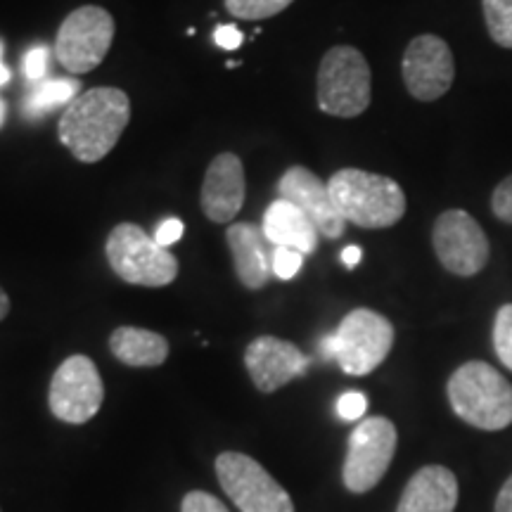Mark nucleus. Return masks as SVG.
I'll use <instances>...</instances> for the list:
<instances>
[{
  "mask_svg": "<svg viewBox=\"0 0 512 512\" xmlns=\"http://www.w3.org/2000/svg\"><path fill=\"white\" fill-rule=\"evenodd\" d=\"M131 121V100L121 88L100 86L69 102L57 124L60 143L83 164L105 159Z\"/></svg>",
  "mask_w": 512,
  "mask_h": 512,
  "instance_id": "nucleus-1",
  "label": "nucleus"
},
{
  "mask_svg": "<svg viewBox=\"0 0 512 512\" xmlns=\"http://www.w3.org/2000/svg\"><path fill=\"white\" fill-rule=\"evenodd\" d=\"M328 188L339 216L358 228H392L406 214V192L389 176L339 169L332 174Z\"/></svg>",
  "mask_w": 512,
  "mask_h": 512,
  "instance_id": "nucleus-2",
  "label": "nucleus"
},
{
  "mask_svg": "<svg viewBox=\"0 0 512 512\" xmlns=\"http://www.w3.org/2000/svg\"><path fill=\"white\" fill-rule=\"evenodd\" d=\"M453 413L477 430L498 432L512 425V384L484 361H470L448 377Z\"/></svg>",
  "mask_w": 512,
  "mask_h": 512,
  "instance_id": "nucleus-3",
  "label": "nucleus"
},
{
  "mask_svg": "<svg viewBox=\"0 0 512 512\" xmlns=\"http://www.w3.org/2000/svg\"><path fill=\"white\" fill-rule=\"evenodd\" d=\"M320 112L337 119L361 117L373 98V74L363 53L354 46H335L323 55L316 79Z\"/></svg>",
  "mask_w": 512,
  "mask_h": 512,
  "instance_id": "nucleus-4",
  "label": "nucleus"
},
{
  "mask_svg": "<svg viewBox=\"0 0 512 512\" xmlns=\"http://www.w3.org/2000/svg\"><path fill=\"white\" fill-rule=\"evenodd\" d=\"M394 347V325L373 309H354L323 339L325 358H335L347 375L363 377L380 368Z\"/></svg>",
  "mask_w": 512,
  "mask_h": 512,
  "instance_id": "nucleus-5",
  "label": "nucleus"
},
{
  "mask_svg": "<svg viewBox=\"0 0 512 512\" xmlns=\"http://www.w3.org/2000/svg\"><path fill=\"white\" fill-rule=\"evenodd\" d=\"M105 254L112 271L128 285L166 287L178 278V261L136 223H119L107 235Z\"/></svg>",
  "mask_w": 512,
  "mask_h": 512,
  "instance_id": "nucleus-6",
  "label": "nucleus"
},
{
  "mask_svg": "<svg viewBox=\"0 0 512 512\" xmlns=\"http://www.w3.org/2000/svg\"><path fill=\"white\" fill-rule=\"evenodd\" d=\"M114 17L100 5H83L64 17L55 36V57L67 72L88 74L110 53Z\"/></svg>",
  "mask_w": 512,
  "mask_h": 512,
  "instance_id": "nucleus-7",
  "label": "nucleus"
},
{
  "mask_svg": "<svg viewBox=\"0 0 512 512\" xmlns=\"http://www.w3.org/2000/svg\"><path fill=\"white\" fill-rule=\"evenodd\" d=\"M214 467L216 479L240 512H294L290 494L247 453L223 451Z\"/></svg>",
  "mask_w": 512,
  "mask_h": 512,
  "instance_id": "nucleus-8",
  "label": "nucleus"
},
{
  "mask_svg": "<svg viewBox=\"0 0 512 512\" xmlns=\"http://www.w3.org/2000/svg\"><path fill=\"white\" fill-rule=\"evenodd\" d=\"M399 434L392 420L366 418L349 437L342 479L351 494H366L375 489L392 465Z\"/></svg>",
  "mask_w": 512,
  "mask_h": 512,
  "instance_id": "nucleus-9",
  "label": "nucleus"
},
{
  "mask_svg": "<svg viewBox=\"0 0 512 512\" xmlns=\"http://www.w3.org/2000/svg\"><path fill=\"white\" fill-rule=\"evenodd\" d=\"M102 401H105V384L91 358L83 354L64 358L50 380V413L67 425H86L98 415Z\"/></svg>",
  "mask_w": 512,
  "mask_h": 512,
  "instance_id": "nucleus-10",
  "label": "nucleus"
},
{
  "mask_svg": "<svg viewBox=\"0 0 512 512\" xmlns=\"http://www.w3.org/2000/svg\"><path fill=\"white\" fill-rule=\"evenodd\" d=\"M432 247L439 264L458 278H472L489 264V240L463 209H448L434 221Z\"/></svg>",
  "mask_w": 512,
  "mask_h": 512,
  "instance_id": "nucleus-11",
  "label": "nucleus"
},
{
  "mask_svg": "<svg viewBox=\"0 0 512 512\" xmlns=\"http://www.w3.org/2000/svg\"><path fill=\"white\" fill-rule=\"evenodd\" d=\"M401 76L406 91L420 102L444 98L456 79V60L444 38L420 34L403 50Z\"/></svg>",
  "mask_w": 512,
  "mask_h": 512,
  "instance_id": "nucleus-12",
  "label": "nucleus"
},
{
  "mask_svg": "<svg viewBox=\"0 0 512 512\" xmlns=\"http://www.w3.org/2000/svg\"><path fill=\"white\" fill-rule=\"evenodd\" d=\"M278 197L280 200L290 202L297 207L302 214H306L313 226L323 238L337 240L342 238L344 230H347V221L339 216L330 197L328 183L320 181L306 166H292L287 169L278 181Z\"/></svg>",
  "mask_w": 512,
  "mask_h": 512,
  "instance_id": "nucleus-13",
  "label": "nucleus"
},
{
  "mask_svg": "<svg viewBox=\"0 0 512 512\" xmlns=\"http://www.w3.org/2000/svg\"><path fill=\"white\" fill-rule=\"evenodd\" d=\"M245 366L252 384L261 394H273L283 389L309 368V358L297 344L287 339L264 335L249 342L245 349Z\"/></svg>",
  "mask_w": 512,
  "mask_h": 512,
  "instance_id": "nucleus-14",
  "label": "nucleus"
},
{
  "mask_svg": "<svg viewBox=\"0 0 512 512\" xmlns=\"http://www.w3.org/2000/svg\"><path fill=\"white\" fill-rule=\"evenodd\" d=\"M245 195V166H242L240 157L233 152H221L211 159L200 192L204 216L211 223L233 221L245 204Z\"/></svg>",
  "mask_w": 512,
  "mask_h": 512,
  "instance_id": "nucleus-15",
  "label": "nucleus"
},
{
  "mask_svg": "<svg viewBox=\"0 0 512 512\" xmlns=\"http://www.w3.org/2000/svg\"><path fill=\"white\" fill-rule=\"evenodd\" d=\"M235 275L247 290H264L273 278V254L266 249L264 230L254 223H233L226 230Z\"/></svg>",
  "mask_w": 512,
  "mask_h": 512,
  "instance_id": "nucleus-16",
  "label": "nucleus"
},
{
  "mask_svg": "<svg viewBox=\"0 0 512 512\" xmlns=\"http://www.w3.org/2000/svg\"><path fill=\"white\" fill-rule=\"evenodd\" d=\"M458 505V479L444 465L420 467L403 489L396 512H453Z\"/></svg>",
  "mask_w": 512,
  "mask_h": 512,
  "instance_id": "nucleus-17",
  "label": "nucleus"
},
{
  "mask_svg": "<svg viewBox=\"0 0 512 512\" xmlns=\"http://www.w3.org/2000/svg\"><path fill=\"white\" fill-rule=\"evenodd\" d=\"M261 230H264L266 240L271 242L273 247H287L297 249L304 256L313 254L318 249V230L313 223L306 219L294 204L285 200L271 202V207L266 209L264 223H261Z\"/></svg>",
  "mask_w": 512,
  "mask_h": 512,
  "instance_id": "nucleus-18",
  "label": "nucleus"
},
{
  "mask_svg": "<svg viewBox=\"0 0 512 512\" xmlns=\"http://www.w3.org/2000/svg\"><path fill=\"white\" fill-rule=\"evenodd\" d=\"M110 351L131 368H157L169 358V342L159 332L121 325L110 335Z\"/></svg>",
  "mask_w": 512,
  "mask_h": 512,
  "instance_id": "nucleus-19",
  "label": "nucleus"
},
{
  "mask_svg": "<svg viewBox=\"0 0 512 512\" xmlns=\"http://www.w3.org/2000/svg\"><path fill=\"white\" fill-rule=\"evenodd\" d=\"M81 83L76 79H50L36 86V91L27 98V114L29 117H43V114L57 110V107L69 105L79 98Z\"/></svg>",
  "mask_w": 512,
  "mask_h": 512,
  "instance_id": "nucleus-20",
  "label": "nucleus"
},
{
  "mask_svg": "<svg viewBox=\"0 0 512 512\" xmlns=\"http://www.w3.org/2000/svg\"><path fill=\"white\" fill-rule=\"evenodd\" d=\"M482 12L491 41L512 50V0H482Z\"/></svg>",
  "mask_w": 512,
  "mask_h": 512,
  "instance_id": "nucleus-21",
  "label": "nucleus"
},
{
  "mask_svg": "<svg viewBox=\"0 0 512 512\" xmlns=\"http://www.w3.org/2000/svg\"><path fill=\"white\" fill-rule=\"evenodd\" d=\"M294 0H226V10L233 17L247 19V22H259L280 15L290 8Z\"/></svg>",
  "mask_w": 512,
  "mask_h": 512,
  "instance_id": "nucleus-22",
  "label": "nucleus"
},
{
  "mask_svg": "<svg viewBox=\"0 0 512 512\" xmlns=\"http://www.w3.org/2000/svg\"><path fill=\"white\" fill-rule=\"evenodd\" d=\"M494 349L508 370H512V304L498 309L494 320Z\"/></svg>",
  "mask_w": 512,
  "mask_h": 512,
  "instance_id": "nucleus-23",
  "label": "nucleus"
},
{
  "mask_svg": "<svg viewBox=\"0 0 512 512\" xmlns=\"http://www.w3.org/2000/svg\"><path fill=\"white\" fill-rule=\"evenodd\" d=\"M273 275L280 280H292L294 275L302 271L304 266V254L297 252V249L287 247H275L273 249Z\"/></svg>",
  "mask_w": 512,
  "mask_h": 512,
  "instance_id": "nucleus-24",
  "label": "nucleus"
},
{
  "mask_svg": "<svg viewBox=\"0 0 512 512\" xmlns=\"http://www.w3.org/2000/svg\"><path fill=\"white\" fill-rule=\"evenodd\" d=\"M491 209L498 221L512 223V174L496 185L494 195H491Z\"/></svg>",
  "mask_w": 512,
  "mask_h": 512,
  "instance_id": "nucleus-25",
  "label": "nucleus"
},
{
  "mask_svg": "<svg viewBox=\"0 0 512 512\" xmlns=\"http://www.w3.org/2000/svg\"><path fill=\"white\" fill-rule=\"evenodd\" d=\"M181 512H230L219 498L207 494V491H190L183 496Z\"/></svg>",
  "mask_w": 512,
  "mask_h": 512,
  "instance_id": "nucleus-26",
  "label": "nucleus"
},
{
  "mask_svg": "<svg viewBox=\"0 0 512 512\" xmlns=\"http://www.w3.org/2000/svg\"><path fill=\"white\" fill-rule=\"evenodd\" d=\"M50 50L46 46H34L24 55V74L29 81H41L48 74Z\"/></svg>",
  "mask_w": 512,
  "mask_h": 512,
  "instance_id": "nucleus-27",
  "label": "nucleus"
},
{
  "mask_svg": "<svg viewBox=\"0 0 512 512\" xmlns=\"http://www.w3.org/2000/svg\"><path fill=\"white\" fill-rule=\"evenodd\" d=\"M366 408H368V399L361 392H347V394L339 396V401H337L339 418L347 420V422L361 420L363 413H366Z\"/></svg>",
  "mask_w": 512,
  "mask_h": 512,
  "instance_id": "nucleus-28",
  "label": "nucleus"
},
{
  "mask_svg": "<svg viewBox=\"0 0 512 512\" xmlns=\"http://www.w3.org/2000/svg\"><path fill=\"white\" fill-rule=\"evenodd\" d=\"M183 233H185V226H183L181 219H166L164 223H159V226H157L155 240L162 247L169 249V245H174V242L181 240Z\"/></svg>",
  "mask_w": 512,
  "mask_h": 512,
  "instance_id": "nucleus-29",
  "label": "nucleus"
},
{
  "mask_svg": "<svg viewBox=\"0 0 512 512\" xmlns=\"http://www.w3.org/2000/svg\"><path fill=\"white\" fill-rule=\"evenodd\" d=\"M242 31L235 27V24H221L219 29H216V34H214V41L219 43V46L223 48V50H235V48H240L242 46Z\"/></svg>",
  "mask_w": 512,
  "mask_h": 512,
  "instance_id": "nucleus-30",
  "label": "nucleus"
},
{
  "mask_svg": "<svg viewBox=\"0 0 512 512\" xmlns=\"http://www.w3.org/2000/svg\"><path fill=\"white\" fill-rule=\"evenodd\" d=\"M496 512H512V475L508 477V482L503 484V489L498 491Z\"/></svg>",
  "mask_w": 512,
  "mask_h": 512,
  "instance_id": "nucleus-31",
  "label": "nucleus"
},
{
  "mask_svg": "<svg viewBox=\"0 0 512 512\" xmlns=\"http://www.w3.org/2000/svg\"><path fill=\"white\" fill-rule=\"evenodd\" d=\"M361 256H363V249L356 247V245H351V247H347L342 252V264L347 266V268H356L358 264H361Z\"/></svg>",
  "mask_w": 512,
  "mask_h": 512,
  "instance_id": "nucleus-32",
  "label": "nucleus"
},
{
  "mask_svg": "<svg viewBox=\"0 0 512 512\" xmlns=\"http://www.w3.org/2000/svg\"><path fill=\"white\" fill-rule=\"evenodd\" d=\"M8 313H10V297H8V292L0 287V320H5Z\"/></svg>",
  "mask_w": 512,
  "mask_h": 512,
  "instance_id": "nucleus-33",
  "label": "nucleus"
},
{
  "mask_svg": "<svg viewBox=\"0 0 512 512\" xmlns=\"http://www.w3.org/2000/svg\"><path fill=\"white\" fill-rule=\"evenodd\" d=\"M10 76V69L3 64V46H0V86H5L10 81Z\"/></svg>",
  "mask_w": 512,
  "mask_h": 512,
  "instance_id": "nucleus-34",
  "label": "nucleus"
},
{
  "mask_svg": "<svg viewBox=\"0 0 512 512\" xmlns=\"http://www.w3.org/2000/svg\"><path fill=\"white\" fill-rule=\"evenodd\" d=\"M5 117H8V107H5V100L0 98V128L5 124Z\"/></svg>",
  "mask_w": 512,
  "mask_h": 512,
  "instance_id": "nucleus-35",
  "label": "nucleus"
},
{
  "mask_svg": "<svg viewBox=\"0 0 512 512\" xmlns=\"http://www.w3.org/2000/svg\"><path fill=\"white\" fill-rule=\"evenodd\" d=\"M0 512H3V510H0Z\"/></svg>",
  "mask_w": 512,
  "mask_h": 512,
  "instance_id": "nucleus-36",
  "label": "nucleus"
}]
</instances>
